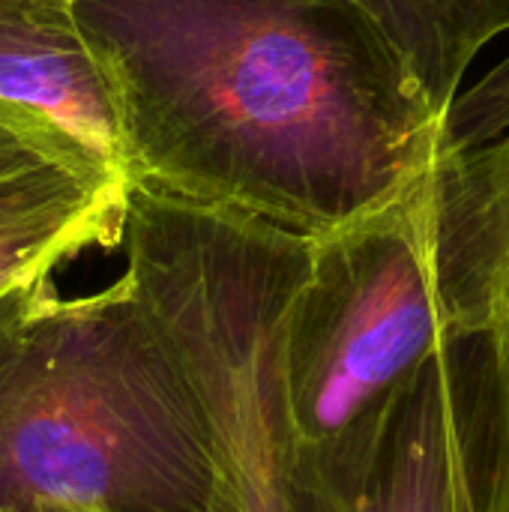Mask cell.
Wrapping results in <instances>:
<instances>
[{
    "mask_svg": "<svg viewBox=\"0 0 509 512\" xmlns=\"http://www.w3.org/2000/svg\"><path fill=\"white\" fill-rule=\"evenodd\" d=\"M120 243L201 399L210 512H297L279 342L312 240L129 183Z\"/></svg>",
    "mask_w": 509,
    "mask_h": 512,
    "instance_id": "obj_4",
    "label": "cell"
},
{
    "mask_svg": "<svg viewBox=\"0 0 509 512\" xmlns=\"http://www.w3.org/2000/svg\"><path fill=\"white\" fill-rule=\"evenodd\" d=\"M126 195L129 186L96 183L0 129V294L93 246H117Z\"/></svg>",
    "mask_w": 509,
    "mask_h": 512,
    "instance_id": "obj_7",
    "label": "cell"
},
{
    "mask_svg": "<svg viewBox=\"0 0 509 512\" xmlns=\"http://www.w3.org/2000/svg\"><path fill=\"white\" fill-rule=\"evenodd\" d=\"M129 183L318 240L396 201L438 120L354 0H72Z\"/></svg>",
    "mask_w": 509,
    "mask_h": 512,
    "instance_id": "obj_1",
    "label": "cell"
},
{
    "mask_svg": "<svg viewBox=\"0 0 509 512\" xmlns=\"http://www.w3.org/2000/svg\"><path fill=\"white\" fill-rule=\"evenodd\" d=\"M387 39L435 117L477 54L509 30V0H354Z\"/></svg>",
    "mask_w": 509,
    "mask_h": 512,
    "instance_id": "obj_8",
    "label": "cell"
},
{
    "mask_svg": "<svg viewBox=\"0 0 509 512\" xmlns=\"http://www.w3.org/2000/svg\"><path fill=\"white\" fill-rule=\"evenodd\" d=\"M297 512H509V327L447 342L351 438L294 456Z\"/></svg>",
    "mask_w": 509,
    "mask_h": 512,
    "instance_id": "obj_5",
    "label": "cell"
},
{
    "mask_svg": "<svg viewBox=\"0 0 509 512\" xmlns=\"http://www.w3.org/2000/svg\"><path fill=\"white\" fill-rule=\"evenodd\" d=\"M0 129L96 183L129 186L114 93L72 0H0Z\"/></svg>",
    "mask_w": 509,
    "mask_h": 512,
    "instance_id": "obj_6",
    "label": "cell"
},
{
    "mask_svg": "<svg viewBox=\"0 0 509 512\" xmlns=\"http://www.w3.org/2000/svg\"><path fill=\"white\" fill-rule=\"evenodd\" d=\"M213 486L201 399L129 273L0 294V512H210Z\"/></svg>",
    "mask_w": 509,
    "mask_h": 512,
    "instance_id": "obj_3",
    "label": "cell"
},
{
    "mask_svg": "<svg viewBox=\"0 0 509 512\" xmlns=\"http://www.w3.org/2000/svg\"><path fill=\"white\" fill-rule=\"evenodd\" d=\"M509 327V54L447 105L423 174L312 240L279 342L297 453L366 426L447 342Z\"/></svg>",
    "mask_w": 509,
    "mask_h": 512,
    "instance_id": "obj_2",
    "label": "cell"
}]
</instances>
